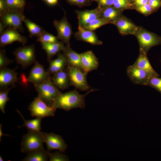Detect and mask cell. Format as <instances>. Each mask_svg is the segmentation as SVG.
I'll return each mask as SVG.
<instances>
[{"label": "cell", "instance_id": "6da1fadb", "mask_svg": "<svg viewBox=\"0 0 161 161\" xmlns=\"http://www.w3.org/2000/svg\"><path fill=\"white\" fill-rule=\"evenodd\" d=\"M96 90L92 89L84 95L80 94L76 90L64 93H61L55 100L52 106L56 109H61L66 111L76 108L83 109L85 107V96L90 92Z\"/></svg>", "mask_w": 161, "mask_h": 161}, {"label": "cell", "instance_id": "7a4b0ae2", "mask_svg": "<svg viewBox=\"0 0 161 161\" xmlns=\"http://www.w3.org/2000/svg\"><path fill=\"white\" fill-rule=\"evenodd\" d=\"M35 89L40 99L50 106L61 93L52 83L50 78L40 84L35 85Z\"/></svg>", "mask_w": 161, "mask_h": 161}, {"label": "cell", "instance_id": "3957f363", "mask_svg": "<svg viewBox=\"0 0 161 161\" xmlns=\"http://www.w3.org/2000/svg\"><path fill=\"white\" fill-rule=\"evenodd\" d=\"M23 136L21 143V151L28 153L35 150L43 148L44 141L43 132L40 131L28 130Z\"/></svg>", "mask_w": 161, "mask_h": 161}, {"label": "cell", "instance_id": "277c9868", "mask_svg": "<svg viewBox=\"0 0 161 161\" xmlns=\"http://www.w3.org/2000/svg\"><path fill=\"white\" fill-rule=\"evenodd\" d=\"M66 68L69 76L70 85L81 91H87L90 88L86 80L87 73L80 69L67 65Z\"/></svg>", "mask_w": 161, "mask_h": 161}, {"label": "cell", "instance_id": "5b68a950", "mask_svg": "<svg viewBox=\"0 0 161 161\" xmlns=\"http://www.w3.org/2000/svg\"><path fill=\"white\" fill-rule=\"evenodd\" d=\"M134 35L136 37L140 49L146 53L152 47L161 44V38L155 34L139 27Z\"/></svg>", "mask_w": 161, "mask_h": 161}, {"label": "cell", "instance_id": "8992f818", "mask_svg": "<svg viewBox=\"0 0 161 161\" xmlns=\"http://www.w3.org/2000/svg\"><path fill=\"white\" fill-rule=\"evenodd\" d=\"M13 54L17 63L24 69L26 68L37 61L34 44L18 48L14 51Z\"/></svg>", "mask_w": 161, "mask_h": 161}, {"label": "cell", "instance_id": "52a82bcc", "mask_svg": "<svg viewBox=\"0 0 161 161\" xmlns=\"http://www.w3.org/2000/svg\"><path fill=\"white\" fill-rule=\"evenodd\" d=\"M28 109L32 116L42 118L53 116L56 109L49 106L38 97L30 103Z\"/></svg>", "mask_w": 161, "mask_h": 161}, {"label": "cell", "instance_id": "ba28073f", "mask_svg": "<svg viewBox=\"0 0 161 161\" xmlns=\"http://www.w3.org/2000/svg\"><path fill=\"white\" fill-rule=\"evenodd\" d=\"M1 21L5 28L12 27L24 32L22 22L25 17L23 13L8 10L0 15Z\"/></svg>", "mask_w": 161, "mask_h": 161}, {"label": "cell", "instance_id": "9c48e42d", "mask_svg": "<svg viewBox=\"0 0 161 161\" xmlns=\"http://www.w3.org/2000/svg\"><path fill=\"white\" fill-rule=\"evenodd\" d=\"M54 26L56 29L58 39L65 44L66 46L70 47V40L73 32L71 25L65 16L60 21H53Z\"/></svg>", "mask_w": 161, "mask_h": 161}, {"label": "cell", "instance_id": "30bf717a", "mask_svg": "<svg viewBox=\"0 0 161 161\" xmlns=\"http://www.w3.org/2000/svg\"><path fill=\"white\" fill-rule=\"evenodd\" d=\"M31 69L28 80L34 86L42 83L51 78V74L46 71L44 66L36 61Z\"/></svg>", "mask_w": 161, "mask_h": 161}, {"label": "cell", "instance_id": "8fae6325", "mask_svg": "<svg viewBox=\"0 0 161 161\" xmlns=\"http://www.w3.org/2000/svg\"><path fill=\"white\" fill-rule=\"evenodd\" d=\"M17 30L13 27H7L0 35V47H4L16 41L21 43L24 46L27 42V39L26 37L21 35Z\"/></svg>", "mask_w": 161, "mask_h": 161}, {"label": "cell", "instance_id": "7c38bea8", "mask_svg": "<svg viewBox=\"0 0 161 161\" xmlns=\"http://www.w3.org/2000/svg\"><path fill=\"white\" fill-rule=\"evenodd\" d=\"M44 142L47 145V151L58 150L64 153L67 145L62 137L58 134L52 133L43 132Z\"/></svg>", "mask_w": 161, "mask_h": 161}, {"label": "cell", "instance_id": "4fadbf2b", "mask_svg": "<svg viewBox=\"0 0 161 161\" xmlns=\"http://www.w3.org/2000/svg\"><path fill=\"white\" fill-rule=\"evenodd\" d=\"M126 73L133 83L139 85H146L149 79L152 77L145 70L133 65L127 67Z\"/></svg>", "mask_w": 161, "mask_h": 161}, {"label": "cell", "instance_id": "5bb4252c", "mask_svg": "<svg viewBox=\"0 0 161 161\" xmlns=\"http://www.w3.org/2000/svg\"><path fill=\"white\" fill-rule=\"evenodd\" d=\"M101 10V9L98 6L92 10L75 11L78 19V25L83 27L93 20L100 18Z\"/></svg>", "mask_w": 161, "mask_h": 161}, {"label": "cell", "instance_id": "9a60e30c", "mask_svg": "<svg viewBox=\"0 0 161 161\" xmlns=\"http://www.w3.org/2000/svg\"><path fill=\"white\" fill-rule=\"evenodd\" d=\"M112 24H114L117 28L119 32L124 35H134L139 27L123 15L113 21Z\"/></svg>", "mask_w": 161, "mask_h": 161}, {"label": "cell", "instance_id": "2e32d148", "mask_svg": "<svg viewBox=\"0 0 161 161\" xmlns=\"http://www.w3.org/2000/svg\"><path fill=\"white\" fill-rule=\"evenodd\" d=\"M80 55L83 71L88 73L97 69L99 64L98 59L92 51H88Z\"/></svg>", "mask_w": 161, "mask_h": 161}, {"label": "cell", "instance_id": "e0dca14e", "mask_svg": "<svg viewBox=\"0 0 161 161\" xmlns=\"http://www.w3.org/2000/svg\"><path fill=\"white\" fill-rule=\"evenodd\" d=\"M0 69V89L7 88L11 86H15L18 79L15 71L7 67Z\"/></svg>", "mask_w": 161, "mask_h": 161}, {"label": "cell", "instance_id": "ac0fdd59", "mask_svg": "<svg viewBox=\"0 0 161 161\" xmlns=\"http://www.w3.org/2000/svg\"><path fill=\"white\" fill-rule=\"evenodd\" d=\"M78 31L75 33L74 36L78 40L84 41L92 45H102L103 42L98 38L94 31L86 30L78 26Z\"/></svg>", "mask_w": 161, "mask_h": 161}, {"label": "cell", "instance_id": "d6986e66", "mask_svg": "<svg viewBox=\"0 0 161 161\" xmlns=\"http://www.w3.org/2000/svg\"><path fill=\"white\" fill-rule=\"evenodd\" d=\"M147 54L140 49L139 56L133 65L145 70L152 77H159V75L152 67L147 57Z\"/></svg>", "mask_w": 161, "mask_h": 161}, {"label": "cell", "instance_id": "ffe728a7", "mask_svg": "<svg viewBox=\"0 0 161 161\" xmlns=\"http://www.w3.org/2000/svg\"><path fill=\"white\" fill-rule=\"evenodd\" d=\"M42 48L46 52L47 60L49 62L52 58L60 51H63L65 46L62 41L50 43H41Z\"/></svg>", "mask_w": 161, "mask_h": 161}, {"label": "cell", "instance_id": "44dd1931", "mask_svg": "<svg viewBox=\"0 0 161 161\" xmlns=\"http://www.w3.org/2000/svg\"><path fill=\"white\" fill-rule=\"evenodd\" d=\"M51 80L56 87L62 90L67 88L70 85L69 76L65 68L54 73Z\"/></svg>", "mask_w": 161, "mask_h": 161}, {"label": "cell", "instance_id": "7402d4cb", "mask_svg": "<svg viewBox=\"0 0 161 161\" xmlns=\"http://www.w3.org/2000/svg\"><path fill=\"white\" fill-rule=\"evenodd\" d=\"M67 62V66L70 65L78 67L82 69L80 54L77 53L70 47L66 46L63 51Z\"/></svg>", "mask_w": 161, "mask_h": 161}, {"label": "cell", "instance_id": "603a6c76", "mask_svg": "<svg viewBox=\"0 0 161 161\" xmlns=\"http://www.w3.org/2000/svg\"><path fill=\"white\" fill-rule=\"evenodd\" d=\"M100 18L107 20L112 22L122 16V10H119L113 6L101 8Z\"/></svg>", "mask_w": 161, "mask_h": 161}, {"label": "cell", "instance_id": "cb8c5ba5", "mask_svg": "<svg viewBox=\"0 0 161 161\" xmlns=\"http://www.w3.org/2000/svg\"><path fill=\"white\" fill-rule=\"evenodd\" d=\"M49 151L44 148L39 149L28 153L22 160L23 161H46L49 157Z\"/></svg>", "mask_w": 161, "mask_h": 161}, {"label": "cell", "instance_id": "d4e9b609", "mask_svg": "<svg viewBox=\"0 0 161 161\" xmlns=\"http://www.w3.org/2000/svg\"><path fill=\"white\" fill-rule=\"evenodd\" d=\"M23 22L29 32L30 37H38L45 31L42 27L25 17Z\"/></svg>", "mask_w": 161, "mask_h": 161}, {"label": "cell", "instance_id": "484cf974", "mask_svg": "<svg viewBox=\"0 0 161 161\" xmlns=\"http://www.w3.org/2000/svg\"><path fill=\"white\" fill-rule=\"evenodd\" d=\"M7 11H15L23 13L25 0H5Z\"/></svg>", "mask_w": 161, "mask_h": 161}, {"label": "cell", "instance_id": "4316f807", "mask_svg": "<svg viewBox=\"0 0 161 161\" xmlns=\"http://www.w3.org/2000/svg\"><path fill=\"white\" fill-rule=\"evenodd\" d=\"M18 112L21 115L24 121V124L21 126H25L28 130L39 131L41 130V123L42 118H36L30 120H27L24 119L20 112L17 110Z\"/></svg>", "mask_w": 161, "mask_h": 161}, {"label": "cell", "instance_id": "83f0119b", "mask_svg": "<svg viewBox=\"0 0 161 161\" xmlns=\"http://www.w3.org/2000/svg\"><path fill=\"white\" fill-rule=\"evenodd\" d=\"M109 23H111L110 21L99 18L93 20L83 28L87 30L94 31L100 27Z\"/></svg>", "mask_w": 161, "mask_h": 161}, {"label": "cell", "instance_id": "f1b7e54d", "mask_svg": "<svg viewBox=\"0 0 161 161\" xmlns=\"http://www.w3.org/2000/svg\"><path fill=\"white\" fill-rule=\"evenodd\" d=\"M14 86H12L9 88L0 89V109L1 112L5 113L4 109L7 102L9 100L8 97L9 91Z\"/></svg>", "mask_w": 161, "mask_h": 161}, {"label": "cell", "instance_id": "f546056e", "mask_svg": "<svg viewBox=\"0 0 161 161\" xmlns=\"http://www.w3.org/2000/svg\"><path fill=\"white\" fill-rule=\"evenodd\" d=\"M113 6L115 8L122 11L126 9L134 8L132 3L129 0H114Z\"/></svg>", "mask_w": 161, "mask_h": 161}, {"label": "cell", "instance_id": "4dcf8cb0", "mask_svg": "<svg viewBox=\"0 0 161 161\" xmlns=\"http://www.w3.org/2000/svg\"><path fill=\"white\" fill-rule=\"evenodd\" d=\"M49 67H54L60 66H67L66 58L63 53L59 52L56 58L53 60H51L49 62Z\"/></svg>", "mask_w": 161, "mask_h": 161}, {"label": "cell", "instance_id": "1f68e13d", "mask_svg": "<svg viewBox=\"0 0 161 161\" xmlns=\"http://www.w3.org/2000/svg\"><path fill=\"white\" fill-rule=\"evenodd\" d=\"M58 38L53 35L45 31L37 39V42L41 43H54L58 42Z\"/></svg>", "mask_w": 161, "mask_h": 161}, {"label": "cell", "instance_id": "d6a6232c", "mask_svg": "<svg viewBox=\"0 0 161 161\" xmlns=\"http://www.w3.org/2000/svg\"><path fill=\"white\" fill-rule=\"evenodd\" d=\"M61 151H56L54 153L49 152L50 161H69L68 157Z\"/></svg>", "mask_w": 161, "mask_h": 161}, {"label": "cell", "instance_id": "836d02e7", "mask_svg": "<svg viewBox=\"0 0 161 161\" xmlns=\"http://www.w3.org/2000/svg\"><path fill=\"white\" fill-rule=\"evenodd\" d=\"M146 85L155 89L161 93V78L151 77L148 80Z\"/></svg>", "mask_w": 161, "mask_h": 161}, {"label": "cell", "instance_id": "e575fe53", "mask_svg": "<svg viewBox=\"0 0 161 161\" xmlns=\"http://www.w3.org/2000/svg\"><path fill=\"white\" fill-rule=\"evenodd\" d=\"M6 50L4 49L0 50V69L6 68L13 60L8 59L6 56Z\"/></svg>", "mask_w": 161, "mask_h": 161}, {"label": "cell", "instance_id": "d590c367", "mask_svg": "<svg viewBox=\"0 0 161 161\" xmlns=\"http://www.w3.org/2000/svg\"><path fill=\"white\" fill-rule=\"evenodd\" d=\"M94 0H66L70 5L77 6L80 7L90 5Z\"/></svg>", "mask_w": 161, "mask_h": 161}, {"label": "cell", "instance_id": "8d00e7d4", "mask_svg": "<svg viewBox=\"0 0 161 161\" xmlns=\"http://www.w3.org/2000/svg\"><path fill=\"white\" fill-rule=\"evenodd\" d=\"M135 9L139 13L145 16L149 15L155 10L148 3L137 7Z\"/></svg>", "mask_w": 161, "mask_h": 161}, {"label": "cell", "instance_id": "74e56055", "mask_svg": "<svg viewBox=\"0 0 161 161\" xmlns=\"http://www.w3.org/2000/svg\"><path fill=\"white\" fill-rule=\"evenodd\" d=\"M98 4V6L101 8H103L109 6H113L114 0H94Z\"/></svg>", "mask_w": 161, "mask_h": 161}, {"label": "cell", "instance_id": "f35d334b", "mask_svg": "<svg viewBox=\"0 0 161 161\" xmlns=\"http://www.w3.org/2000/svg\"><path fill=\"white\" fill-rule=\"evenodd\" d=\"M148 3L155 10L161 6V0H148Z\"/></svg>", "mask_w": 161, "mask_h": 161}, {"label": "cell", "instance_id": "ab89813d", "mask_svg": "<svg viewBox=\"0 0 161 161\" xmlns=\"http://www.w3.org/2000/svg\"><path fill=\"white\" fill-rule=\"evenodd\" d=\"M148 0H136L133 4L134 8L148 3Z\"/></svg>", "mask_w": 161, "mask_h": 161}, {"label": "cell", "instance_id": "60d3db41", "mask_svg": "<svg viewBox=\"0 0 161 161\" xmlns=\"http://www.w3.org/2000/svg\"><path fill=\"white\" fill-rule=\"evenodd\" d=\"M7 11L5 0H0V15Z\"/></svg>", "mask_w": 161, "mask_h": 161}, {"label": "cell", "instance_id": "b9f144b4", "mask_svg": "<svg viewBox=\"0 0 161 161\" xmlns=\"http://www.w3.org/2000/svg\"><path fill=\"white\" fill-rule=\"evenodd\" d=\"M46 1L49 5H53L57 3L58 0H46Z\"/></svg>", "mask_w": 161, "mask_h": 161}, {"label": "cell", "instance_id": "7bdbcfd3", "mask_svg": "<svg viewBox=\"0 0 161 161\" xmlns=\"http://www.w3.org/2000/svg\"><path fill=\"white\" fill-rule=\"evenodd\" d=\"M5 27L2 23L0 21V35H1L4 32Z\"/></svg>", "mask_w": 161, "mask_h": 161}, {"label": "cell", "instance_id": "ee69618b", "mask_svg": "<svg viewBox=\"0 0 161 161\" xmlns=\"http://www.w3.org/2000/svg\"><path fill=\"white\" fill-rule=\"evenodd\" d=\"M1 126L2 125L1 124L0 125V141L1 140V137L3 135H5L6 136H9L8 134H4L2 133V130H1Z\"/></svg>", "mask_w": 161, "mask_h": 161}, {"label": "cell", "instance_id": "f6af8a7d", "mask_svg": "<svg viewBox=\"0 0 161 161\" xmlns=\"http://www.w3.org/2000/svg\"><path fill=\"white\" fill-rule=\"evenodd\" d=\"M0 161H3V160L2 158V157L1 156H0Z\"/></svg>", "mask_w": 161, "mask_h": 161}, {"label": "cell", "instance_id": "bcb514c9", "mask_svg": "<svg viewBox=\"0 0 161 161\" xmlns=\"http://www.w3.org/2000/svg\"><path fill=\"white\" fill-rule=\"evenodd\" d=\"M133 4V3L136 0H129Z\"/></svg>", "mask_w": 161, "mask_h": 161}, {"label": "cell", "instance_id": "7dc6e473", "mask_svg": "<svg viewBox=\"0 0 161 161\" xmlns=\"http://www.w3.org/2000/svg\"><path fill=\"white\" fill-rule=\"evenodd\" d=\"M44 1H46V0H44Z\"/></svg>", "mask_w": 161, "mask_h": 161}]
</instances>
